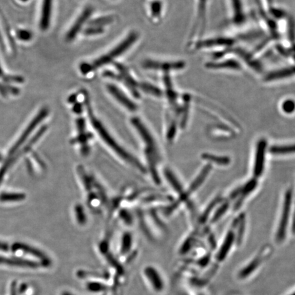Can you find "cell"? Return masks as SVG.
Segmentation results:
<instances>
[{
  "label": "cell",
  "mask_w": 295,
  "mask_h": 295,
  "mask_svg": "<svg viewBox=\"0 0 295 295\" xmlns=\"http://www.w3.org/2000/svg\"><path fill=\"white\" fill-rule=\"evenodd\" d=\"M51 8H52V0H43L41 19V26L43 30L48 28L50 24Z\"/></svg>",
  "instance_id": "16"
},
{
  "label": "cell",
  "mask_w": 295,
  "mask_h": 295,
  "mask_svg": "<svg viewBox=\"0 0 295 295\" xmlns=\"http://www.w3.org/2000/svg\"><path fill=\"white\" fill-rule=\"evenodd\" d=\"M161 10H162V4H161L160 2H156L152 4L151 11L154 16L160 15Z\"/></svg>",
  "instance_id": "30"
},
{
  "label": "cell",
  "mask_w": 295,
  "mask_h": 295,
  "mask_svg": "<svg viewBox=\"0 0 295 295\" xmlns=\"http://www.w3.org/2000/svg\"><path fill=\"white\" fill-rule=\"evenodd\" d=\"M140 89L143 90L146 93L151 94L155 96H161L162 95V91L152 84L148 83H142L139 84Z\"/></svg>",
  "instance_id": "20"
},
{
  "label": "cell",
  "mask_w": 295,
  "mask_h": 295,
  "mask_svg": "<svg viewBox=\"0 0 295 295\" xmlns=\"http://www.w3.org/2000/svg\"><path fill=\"white\" fill-rule=\"evenodd\" d=\"M219 202H220V199H219V198H215V199L212 200V201L208 204L207 207L204 210L203 214L200 217V222L201 223V224H204V223L207 221L212 210L214 209V208L216 207L217 204H218Z\"/></svg>",
  "instance_id": "23"
},
{
  "label": "cell",
  "mask_w": 295,
  "mask_h": 295,
  "mask_svg": "<svg viewBox=\"0 0 295 295\" xmlns=\"http://www.w3.org/2000/svg\"><path fill=\"white\" fill-rule=\"evenodd\" d=\"M229 16L236 26H240L246 21V12L243 0H228Z\"/></svg>",
  "instance_id": "6"
},
{
  "label": "cell",
  "mask_w": 295,
  "mask_h": 295,
  "mask_svg": "<svg viewBox=\"0 0 295 295\" xmlns=\"http://www.w3.org/2000/svg\"><path fill=\"white\" fill-rule=\"evenodd\" d=\"M12 248H13L14 250L18 249V250H22L25 251V252L34 255V257L42 260L43 261V265H44L48 266L49 265V264H50V261H49V260L47 259V257L44 254V253L41 252V251L39 250H37L36 249L33 248V247L28 246V245L21 244V243H16V244H14L13 245V247H12Z\"/></svg>",
  "instance_id": "15"
},
{
  "label": "cell",
  "mask_w": 295,
  "mask_h": 295,
  "mask_svg": "<svg viewBox=\"0 0 295 295\" xmlns=\"http://www.w3.org/2000/svg\"><path fill=\"white\" fill-rule=\"evenodd\" d=\"M281 109L286 114H291L295 111V101L292 99H286L282 101Z\"/></svg>",
  "instance_id": "25"
},
{
  "label": "cell",
  "mask_w": 295,
  "mask_h": 295,
  "mask_svg": "<svg viewBox=\"0 0 295 295\" xmlns=\"http://www.w3.org/2000/svg\"><path fill=\"white\" fill-rule=\"evenodd\" d=\"M92 13V8L91 7H87L84 10V11L82 12L79 17L77 18L73 26H71L69 32H67L66 38H67L68 41H72L75 39L76 36L79 34L80 31L83 28L84 25L87 22L88 18L91 16Z\"/></svg>",
  "instance_id": "9"
},
{
  "label": "cell",
  "mask_w": 295,
  "mask_h": 295,
  "mask_svg": "<svg viewBox=\"0 0 295 295\" xmlns=\"http://www.w3.org/2000/svg\"><path fill=\"white\" fill-rule=\"evenodd\" d=\"M85 104L92 127L95 130L99 137H100V139L103 142V143H105V145L108 146L111 151L114 152L117 156L121 158L122 160L125 161V162L128 163L130 166H133V168L139 169V170L142 172H145V168L142 166L141 163L138 162L134 156H132L131 154H129V152L124 149L123 146H121V145H120V144L117 143L116 140H115V138L107 131L106 128L103 125V123L94 115L93 111L92 110V107L90 106L87 95H86Z\"/></svg>",
  "instance_id": "1"
},
{
  "label": "cell",
  "mask_w": 295,
  "mask_h": 295,
  "mask_svg": "<svg viewBox=\"0 0 295 295\" xmlns=\"http://www.w3.org/2000/svg\"><path fill=\"white\" fill-rule=\"evenodd\" d=\"M292 201V193L290 189L286 191L285 196H284L283 208L281 218L278 226L277 233H276V241L278 243H281L285 239L286 231L289 220L290 210H291Z\"/></svg>",
  "instance_id": "4"
},
{
  "label": "cell",
  "mask_w": 295,
  "mask_h": 295,
  "mask_svg": "<svg viewBox=\"0 0 295 295\" xmlns=\"http://www.w3.org/2000/svg\"><path fill=\"white\" fill-rule=\"evenodd\" d=\"M132 245V237L129 233H125L122 239L121 252L125 255L129 252Z\"/></svg>",
  "instance_id": "24"
},
{
  "label": "cell",
  "mask_w": 295,
  "mask_h": 295,
  "mask_svg": "<svg viewBox=\"0 0 295 295\" xmlns=\"http://www.w3.org/2000/svg\"><path fill=\"white\" fill-rule=\"evenodd\" d=\"M107 89L111 95L128 110L132 111V112L137 110V106L135 103L128 97L123 91L119 89L116 86L112 85V84H108L107 86Z\"/></svg>",
  "instance_id": "10"
},
{
  "label": "cell",
  "mask_w": 295,
  "mask_h": 295,
  "mask_svg": "<svg viewBox=\"0 0 295 295\" xmlns=\"http://www.w3.org/2000/svg\"><path fill=\"white\" fill-rule=\"evenodd\" d=\"M290 295H295V292H293V293H292V294H290Z\"/></svg>",
  "instance_id": "38"
},
{
  "label": "cell",
  "mask_w": 295,
  "mask_h": 295,
  "mask_svg": "<svg viewBox=\"0 0 295 295\" xmlns=\"http://www.w3.org/2000/svg\"><path fill=\"white\" fill-rule=\"evenodd\" d=\"M62 295H74V294L70 293V292H63V294Z\"/></svg>",
  "instance_id": "37"
},
{
  "label": "cell",
  "mask_w": 295,
  "mask_h": 295,
  "mask_svg": "<svg viewBox=\"0 0 295 295\" xmlns=\"http://www.w3.org/2000/svg\"><path fill=\"white\" fill-rule=\"evenodd\" d=\"M131 123L135 129L137 130L140 138L144 142V145L145 146L144 151L146 152L145 154L147 158L152 178L154 179L156 183H160V179L158 178V172H156V167H158L160 156H159L158 146L154 142V138L152 137L151 133L142 123L141 120L138 117H133L131 119Z\"/></svg>",
  "instance_id": "3"
},
{
  "label": "cell",
  "mask_w": 295,
  "mask_h": 295,
  "mask_svg": "<svg viewBox=\"0 0 295 295\" xmlns=\"http://www.w3.org/2000/svg\"><path fill=\"white\" fill-rule=\"evenodd\" d=\"M8 245L4 244L3 243H0V250L6 251L8 250Z\"/></svg>",
  "instance_id": "33"
},
{
  "label": "cell",
  "mask_w": 295,
  "mask_h": 295,
  "mask_svg": "<svg viewBox=\"0 0 295 295\" xmlns=\"http://www.w3.org/2000/svg\"><path fill=\"white\" fill-rule=\"evenodd\" d=\"M26 195L23 193H4L0 195L2 202L21 201L25 199Z\"/></svg>",
  "instance_id": "26"
},
{
  "label": "cell",
  "mask_w": 295,
  "mask_h": 295,
  "mask_svg": "<svg viewBox=\"0 0 295 295\" xmlns=\"http://www.w3.org/2000/svg\"><path fill=\"white\" fill-rule=\"evenodd\" d=\"M144 273L152 284L154 289L158 292L162 291L164 288V282L158 271L153 267H148L144 270Z\"/></svg>",
  "instance_id": "12"
},
{
  "label": "cell",
  "mask_w": 295,
  "mask_h": 295,
  "mask_svg": "<svg viewBox=\"0 0 295 295\" xmlns=\"http://www.w3.org/2000/svg\"><path fill=\"white\" fill-rule=\"evenodd\" d=\"M116 68L119 72V74L107 72V73H105V75L123 82V83L127 86L128 89L132 92L134 96L137 98L140 97V93L137 90L139 88V84H137V82L134 80L132 76L130 75L129 71L123 65L116 64Z\"/></svg>",
  "instance_id": "5"
},
{
  "label": "cell",
  "mask_w": 295,
  "mask_h": 295,
  "mask_svg": "<svg viewBox=\"0 0 295 295\" xmlns=\"http://www.w3.org/2000/svg\"><path fill=\"white\" fill-rule=\"evenodd\" d=\"M103 28H99L95 26H88V28L85 29L84 31V34L86 36H94V35H98L102 34L103 32Z\"/></svg>",
  "instance_id": "29"
},
{
  "label": "cell",
  "mask_w": 295,
  "mask_h": 295,
  "mask_svg": "<svg viewBox=\"0 0 295 295\" xmlns=\"http://www.w3.org/2000/svg\"><path fill=\"white\" fill-rule=\"evenodd\" d=\"M235 240V234L233 232V231H229L228 234H226V238L222 247L220 249V251L218 252V259L222 261L223 260L226 259V255H228L229 251L230 250L231 247H232L233 243H234Z\"/></svg>",
  "instance_id": "13"
},
{
  "label": "cell",
  "mask_w": 295,
  "mask_h": 295,
  "mask_svg": "<svg viewBox=\"0 0 295 295\" xmlns=\"http://www.w3.org/2000/svg\"><path fill=\"white\" fill-rule=\"evenodd\" d=\"M73 110L75 113L80 114V113L82 112V105L80 104V103H76L75 106L73 107Z\"/></svg>",
  "instance_id": "31"
},
{
  "label": "cell",
  "mask_w": 295,
  "mask_h": 295,
  "mask_svg": "<svg viewBox=\"0 0 295 295\" xmlns=\"http://www.w3.org/2000/svg\"><path fill=\"white\" fill-rule=\"evenodd\" d=\"M26 288H27V285H26V284H24V285L21 286L19 290L21 293H22V292H24L25 291H26Z\"/></svg>",
  "instance_id": "36"
},
{
  "label": "cell",
  "mask_w": 295,
  "mask_h": 295,
  "mask_svg": "<svg viewBox=\"0 0 295 295\" xmlns=\"http://www.w3.org/2000/svg\"><path fill=\"white\" fill-rule=\"evenodd\" d=\"M10 295H16V282H14L12 284L11 286V294Z\"/></svg>",
  "instance_id": "32"
},
{
  "label": "cell",
  "mask_w": 295,
  "mask_h": 295,
  "mask_svg": "<svg viewBox=\"0 0 295 295\" xmlns=\"http://www.w3.org/2000/svg\"><path fill=\"white\" fill-rule=\"evenodd\" d=\"M0 265L10 266H17V267L36 268L39 264L36 262L27 261V260L18 259H7V258L0 257Z\"/></svg>",
  "instance_id": "14"
},
{
  "label": "cell",
  "mask_w": 295,
  "mask_h": 295,
  "mask_svg": "<svg viewBox=\"0 0 295 295\" xmlns=\"http://www.w3.org/2000/svg\"><path fill=\"white\" fill-rule=\"evenodd\" d=\"M24 1H25V0H24Z\"/></svg>",
  "instance_id": "39"
},
{
  "label": "cell",
  "mask_w": 295,
  "mask_h": 295,
  "mask_svg": "<svg viewBox=\"0 0 295 295\" xmlns=\"http://www.w3.org/2000/svg\"><path fill=\"white\" fill-rule=\"evenodd\" d=\"M211 169L212 167L210 164L206 165V166L204 167L201 172H200V174H198L196 178H195L194 181L191 183L186 192L183 193V194L181 195V202L185 201V200H187V198L189 197V195L192 194L197 189L200 188L202 183H203L204 181L206 180V179L207 178L208 174H209L210 171H211Z\"/></svg>",
  "instance_id": "11"
},
{
  "label": "cell",
  "mask_w": 295,
  "mask_h": 295,
  "mask_svg": "<svg viewBox=\"0 0 295 295\" xmlns=\"http://www.w3.org/2000/svg\"><path fill=\"white\" fill-rule=\"evenodd\" d=\"M166 176L174 190H176L177 193L182 195L183 193H184L183 187L181 186V183L179 182L178 179L176 178V176H174V174L171 171H168V172H166Z\"/></svg>",
  "instance_id": "22"
},
{
  "label": "cell",
  "mask_w": 295,
  "mask_h": 295,
  "mask_svg": "<svg viewBox=\"0 0 295 295\" xmlns=\"http://www.w3.org/2000/svg\"><path fill=\"white\" fill-rule=\"evenodd\" d=\"M228 202L223 204L222 205L216 210L215 212H214V215L212 216L211 223H215L218 222V220H220V218L226 213V212L228 209Z\"/></svg>",
  "instance_id": "27"
},
{
  "label": "cell",
  "mask_w": 295,
  "mask_h": 295,
  "mask_svg": "<svg viewBox=\"0 0 295 295\" xmlns=\"http://www.w3.org/2000/svg\"><path fill=\"white\" fill-rule=\"evenodd\" d=\"M137 39L138 34L137 33H130L127 38L124 39L121 43L113 47L109 52L105 53L102 56L98 57L97 59H96L95 61L91 63L82 64L80 65V71L84 75H86V74L95 71V70L107 65V64L111 63V62H113L115 59L117 58V57L126 52L137 41Z\"/></svg>",
  "instance_id": "2"
},
{
  "label": "cell",
  "mask_w": 295,
  "mask_h": 295,
  "mask_svg": "<svg viewBox=\"0 0 295 295\" xmlns=\"http://www.w3.org/2000/svg\"><path fill=\"white\" fill-rule=\"evenodd\" d=\"M144 69L149 70H161L166 72L179 71L185 67V63L183 61L158 62L146 60L142 64Z\"/></svg>",
  "instance_id": "7"
},
{
  "label": "cell",
  "mask_w": 295,
  "mask_h": 295,
  "mask_svg": "<svg viewBox=\"0 0 295 295\" xmlns=\"http://www.w3.org/2000/svg\"><path fill=\"white\" fill-rule=\"evenodd\" d=\"M202 158L209 163L222 166H228L231 162L230 158H229L228 156H218L210 153L202 154Z\"/></svg>",
  "instance_id": "18"
},
{
  "label": "cell",
  "mask_w": 295,
  "mask_h": 295,
  "mask_svg": "<svg viewBox=\"0 0 295 295\" xmlns=\"http://www.w3.org/2000/svg\"><path fill=\"white\" fill-rule=\"evenodd\" d=\"M257 185V181L255 179H252L249 181L247 184H245L242 188H240V192H239V199L237 200L236 205L234 206V209H238L239 206L242 204L243 202L244 201L245 198L249 195L255 188Z\"/></svg>",
  "instance_id": "17"
},
{
  "label": "cell",
  "mask_w": 295,
  "mask_h": 295,
  "mask_svg": "<svg viewBox=\"0 0 295 295\" xmlns=\"http://www.w3.org/2000/svg\"><path fill=\"white\" fill-rule=\"evenodd\" d=\"M20 37L21 38H30V34H29V33H27V32H22L20 33Z\"/></svg>",
  "instance_id": "34"
},
{
  "label": "cell",
  "mask_w": 295,
  "mask_h": 295,
  "mask_svg": "<svg viewBox=\"0 0 295 295\" xmlns=\"http://www.w3.org/2000/svg\"><path fill=\"white\" fill-rule=\"evenodd\" d=\"M114 20L113 16H102V17L96 18L95 19L90 21L89 26L99 27L103 28V26L111 24Z\"/></svg>",
  "instance_id": "21"
},
{
  "label": "cell",
  "mask_w": 295,
  "mask_h": 295,
  "mask_svg": "<svg viewBox=\"0 0 295 295\" xmlns=\"http://www.w3.org/2000/svg\"><path fill=\"white\" fill-rule=\"evenodd\" d=\"M292 232H293L294 234H295V210H294L293 218H292Z\"/></svg>",
  "instance_id": "35"
},
{
  "label": "cell",
  "mask_w": 295,
  "mask_h": 295,
  "mask_svg": "<svg viewBox=\"0 0 295 295\" xmlns=\"http://www.w3.org/2000/svg\"><path fill=\"white\" fill-rule=\"evenodd\" d=\"M266 150H267V141L261 139L258 142L255 150L254 166H253V176L259 178L263 174L265 169Z\"/></svg>",
  "instance_id": "8"
},
{
  "label": "cell",
  "mask_w": 295,
  "mask_h": 295,
  "mask_svg": "<svg viewBox=\"0 0 295 295\" xmlns=\"http://www.w3.org/2000/svg\"><path fill=\"white\" fill-rule=\"evenodd\" d=\"M270 152L278 155H286V154L295 153V144H287V145H276L271 146L269 149Z\"/></svg>",
  "instance_id": "19"
},
{
  "label": "cell",
  "mask_w": 295,
  "mask_h": 295,
  "mask_svg": "<svg viewBox=\"0 0 295 295\" xmlns=\"http://www.w3.org/2000/svg\"><path fill=\"white\" fill-rule=\"evenodd\" d=\"M87 288L91 292H102L107 289V286L99 282H89L87 284Z\"/></svg>",
  "instance_id": "28"
}]
</instances>
